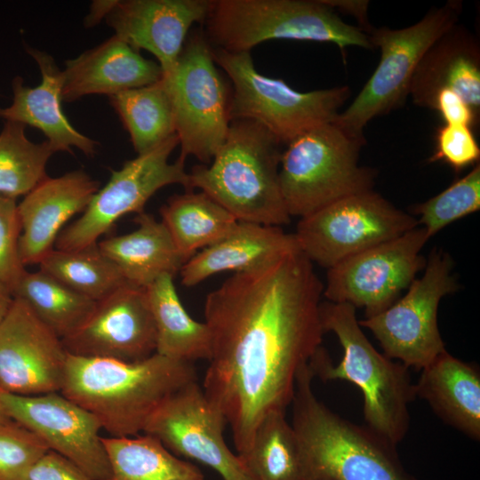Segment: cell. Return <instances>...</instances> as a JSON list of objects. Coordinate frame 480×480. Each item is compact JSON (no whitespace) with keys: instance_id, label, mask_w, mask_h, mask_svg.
<instances>
[{"instance_id":"cell-20","label":"cell","mask_w":480,"mask_h":480,"mask_svg":"<svg viewBox=\"0 0 480 480\" xmlns=\"http://www.w3.org/2000/svg\"><path fill=\"white\" fill-rule=\"evenodd\" d=\"M100 182L82 170L46 177L18 204L21 225L19 248L22 263L39 264L54 248L64 225L84 212Z\"/></svg>"},{"instance_id":"cell-6","label":"cell","mask_w":480,"mask_h":480,"mask_svg":"<svg viewBox=\"0 0 480 480\" xmlns=\"http://www.w3.org/2000/svg\"><path fill=\"white\" fill-rule=\"evenodd\" d=\"M205 37L214 48L251 52L269 40L331 43L372 49L368 36L342 20L323 0H212Z\"/></svg>"},{"instance_id":"cell-1","label":"cell","mask_w":480,"mask_h":480,"mask_svg":"<svg viewBox=\"0 0 480 480\" xmlns=\"http://www.w3.org/2000/svg\"><path fill=\"white\" fill-rule=\"evenodd\" d=\"M323 291L313 263L294 251L235 273L206 296L212 349L202 388L237 455L266 414L292 404L300 369L322 344Z\"/></svg>"},{"instance_id":"cell-42","label":"cell","mask_w":480,"mask_h":480,"mask_svg":"<svg viewBox=\"0 0 480 480\" xmlns=\"http://www.w3.org/2000/svg\"><path fill=\"white\" fill-rule=\"evenodd\" d=\"M13 300L11 292L0 284V323L7 314Z\"/></svg>"},{"instance_id":"cell-38","label":"cell","mask_w":480,"mask_h":480,"mask_svg":"<svg viewBox=\"0 0 480 480\" xmlns=\"http://www.w3.org/2000/svg\"><path fill=\"white\" fill-rule=\"evenodd\" d=\"M436 150L429 161H442L456 172L472 165L480 158V148L472 128L444 124L436 132Z\"/></svg>"},{"instance_id":"cell-28","label":"cell","mask_w":480,"mask_h":480,"mask_svg":"<svg viewBox=\"0 0 480 480\" xmlns=\"http://www.w3.org/2000/svg\"><path fill=\"white\" fill-rule=\"evenodd\" d=\"M163 222L185 262L201 248L226 236L238 220L205 193L187 190L170 197L160 210Z\"/></svg>"},{"instance_id":"cell-8","label":"cell","mask_w":480,"mask_h":480,"mask_svg":"<svg viewBox=\"0 0 480 480\" xmlns=\"http://www.w3.org/2000/svg\"><path fill=\"white\" fill-rule=\"evenodd\" d=\"M215 63L231 84L230 121L256 122L281 144L332 122L351 95L348 85L299 92L284 80L260 73L250 52H234L212 47Z\"/></svg>"},{"instance_id":"cell-43","label":"cell","mask_w":480,"mask_h":480,"mask_svg":"<svg viewBox=\"0 0 480 480\" xmlns=\"http://www.w3.org/2000/svg\"><path fill=\"white\" fill-rule=\"evenodd\" d=\"M11 420H12L7 415L4 406L2 404L1 399H0V425L1 424H5V423H7V422H9Z\"/></svg>"},{"instance_id":"cell-34","label":"cell","mask_w":480,"mask_h":480,"mask_svg":"<svg viewBox=\"0 0 480 480\" xmlns=\"http://www.w3.org/2000/svg\"><path fill=\"white\" fill-rule=\"evenodd\" d=\"M25 126L5 121L0 132V196H26L47 177L46 164L54 151L47 141H30Z\"/></svg>"},{"instance_id":"cell-4","label":"cell","mask_w":480,"mask_h":480,"mask_svg":"<svg viewBox=\"0 0 480 480\" xmlns=\"http://www.w3.org/2000/svg\"><path fill=\"white\" fill-rule=\"evenodd\" d=\"M314 378L308 363L304 364L291 404L304 480H417L402 465L396 446L320 401Z\"/></svg>"},{"instance_id":"cell-30","label":"cell","mask_w":480,"mask_h":480,"mask_svg":"<svg viewBox=\"0 0 480 480\" xmlns=\"http://www.w3.org/2000/svg\"><path fill=\"white\" fill-rule=\"evenodd\" d=\"M238 456L252 480H304L300 443L284 411L266 414Z\"/></svg>"},{"instance_id":"cell-17","label":"cell","mask_w":480,"mask_h":480,"mask_svg":"<svg viewBox=\"0 0 480 480\" xmlns=\"http://www.w3.org/2000/svg\"><path fill=\"white\" fill-rule=\"evenodd\" d=\"M61 341L79 356L132 363L152 356L156 332L146 288L126 283L96 301L83 325Z\"/></svg>"},{"instance_id":"cell-35","label":"cell","mask_w":480,"mask_h":480,"mask_svg":"<svg viewBox=\"0 0 480 480\" xmlns=\"http://www.w3.org/2000/svg\"><path fill=\"white\" fill-rule=\"evenodd\" d=\"M480 209V165L428 201L417 204L413 212L429 237L439 230Z\"/></svg>"},{"instance_id":"cell-9","label":"cell","mask_w":480,"mask_h":480,"mask_svg":"<svg viewBox=\"0 0 480 480\" xmlns=\"http://www.w3.org/2000/svg\"><path fill=\"white\" fill-rule=\"evenodd\" d=\"M462 2L449 0L418 22L394 29L373 28L368 37L380 50L374 72L350 105L332 121L346 132L365 138L364 129L377 116L401 107L409 96L413 73L430 45L458 23Z\"/></svg>"},{"instance_id":"cell-11","label":"cell","mask_w":480,"mask_h":480,"mask_svg":"<svg viewBox=\"0 0 480 480\" xmlns=\"http://www.w3.org/2000/svg\"><path fill=\"white\" fill-rule=\"evenodd\" d=\"M418 224L417 219L369 190L337 200L300 218L293 234L300 251L312 263L328 269Z\"/></svg>"},{"instance_id":"cell-13","label":"cell","mask_w":480,"mask_h":480,"mask_svg":"<svg viewBox=\"0 0 480 480\" xmlns=\"http://www.w3.org/2000/svg\"><path fill=\"white\" fill-rule=\"evenodd\" d=\"M178 145L175 133L112 171L108 183L95 193L81 217L60 232L55 249L71 251L96 244L124 215L144 212L146 203L162 188L180 184L188 189L185 160L168 161Z\"/></svg>"},{"instance_id":"cell-32","label":"cell","mask_w":480,"mask_h":480,"mask_svg":"<svg viewBox=\"0 0 480 480\" xmlns=\"http://www.w3.org/2000/svg\"><path fill=\"white\" fill-rule=\"evenodd\" d=\"M109 100L138 155L176 133L171 100L162 78L109 96Z\"/></svg>"},{"instance_id":"cell-39","label":"cell","mask_w":480,"mask_h":480,"mask_svg":"<svg viewBox=\"0 0 480 480\" xmlns=\"http://www.w3.org/2000/svg\"><path fill=\"white\" fill-rule=\"evenodd\" d=\"M28 480H94L78 466L48 451L30 468Z\"/></svg>"},{"instance_id":"cell-18","label":"cell","mask_w":480,"mask_h":480,"mask_svg":"<svg viewBox=\"0 0 480 480\" xmlns=\"http://www.w3.org/2000/svg\"><path fill=\"white\" fill-rule=\"evenodd\" d=\"M67 355L61 339L13 297L0 323V390L21 396L60 392Z\"/></svg>"},{"instance_id":"cell-40","label":"cell","mask_w":480,"mask_h":480,"mask_svg":"<svg viewBox=\"0 0 480 480\" xmlns=\"http://www.w3.org/2000/svg\"><path fill=\"white\" fill-rule=\"evenodd\" d=\"M430 108L437 111L444 124H449L472 128L479 116L458 93L449 89L441 90L435 95Z\"/></svg>"},{"instance_id":"cell-33","label":"cell","mask_w":480,"mask_h":480,"mask_svg":"<svg viewBox=\"0 0 480 480\" xmlns=\"http://www.w3.org/2000/svg\"><path fill=\"white\" fill-rule=\"evenodd\" d=\"M39 266L41 271L94 301L128 283L98 244L71 251L53 249Z\"/></svg>"},{"instance_id":"cell-5","label":"cell","mask_w":480,"mask_h":480,"mask_svg":"<svg viewBox=\"0 0 480 480\" xmlns=\"http://www.w3.org/2000/svg\"><path fill=\"white\" fill-rule=\"evenodd\" d=\"M282 144L246 119L230 121L224 143L208 164L188 172L187 190L198 188L238 221L280 227L289 215L279 185Z\"/></svg>"},{"instance_id":"cell-7","label":"cell","mask_w":480,"mask_h":480,"mask_svg":"<svg viewBox=\"0 0 480 480\" xmlns=\"http://www.w3.org/2000/svg\"><path fill=\"white\" fill-rule=\"evenodd\" d=\"M365 138L333 122L294 138L282 151L279 185L289 215L305 217L346 196L372 190L376 172L359 164Z\"/></svg>"},{"instance_id":"cell-25","label":"cell","mask_w":480,"mask_h":480,"mask_svg":"<svg viewBox=\"0 0 480 480\" xmlns=\"http://www.w3.org/2000/svg\"><path fill=\"white\" fill-rule=\"evenodd\" d=\"M415 396L426 401L446 424L480 439V374L478 369L446 350L420 370Z\"/></svg>"},{"instance_id":"cell-41","label":"cell","mask_w":480,"mask_h":480,"mask_svg":"<svg viewBox=\"0 0 480 480\" xmlns=\"http://www.w3.org/2000/svg\"><path fill=\"white\" fill-rule=\"evenodd\" d=\"M334 11L353 16L357 21L359 28L367 36L374 27L371 26L367 15L369 1L366 0H323Z\"/></svg>"},{"instance_id":"cell-37","label":"cell","mask_w":480,"mask_h":480,"mask_svg":"<svg viewBox=\"0 0 480 480\" xmlns=\"http://www.w3.org/2000/svg\"><path fill=\"white\" fill-rule=\"evenodd\" d=\"M20 234L16 199L0 196V284L12 294L27 271L20 255Z\"/></svg>"},{"instance_id":"cell-15","label":"cell","mask_w":480,"mask_h":480,"mask_svg":"<svg viewBox=\"0 0 480 480\" xmlns=\"http://www.w3.org/2000/svg\"><path fill=\"white\" fill-rule=\"evenodd\" d=\"M226 425L224 415L196 380L163 401L148 418L143 433L158 439L174 455L212 468L223 480H252L225 442Z\"/></svg>"},{"instance_id":"cell-19","label":"cell","mask_w":480,"mask_h":480,"mask_svg":"<svg viewBox=\"0 0 480 480\" xmlns=\"http://www.w3.org/2000/svg\"><path fill=\"white\" fill-rule=\"evenodd\" d=\"M211 4V0L110 1L106 18L116 36L156 56L166 76L173 70L190 28L204 22Z\"/></svg>"},{"instance_id":"cell-2","label":"cell","mask_w":480,"mask_h":480,"mask_svg":"<svg viewBox=\"0 0 480 480\" xmlns=\"http://www.w3.org/2000/svg\"><path fill=\"white\" fill-rule=\"evenodd\" d=\"M196 380L193 364L157 353L132 363L68 353L60 392L96 416L111 436H133L163 401Z\"/></svg>"},{"instance_id":"cell-14","label":"cell","mask_w":480,"mask_h":480,"mask_svg":"<svg viewBox=\"0 0 480 480\" xmlns=\"http://www.w3.org/2000/svg\"><path fill=\"white\" fill-rule=\"evenodd\" d=\"M429 238L416 227L344 259L327 269L323 295L331 302L364 308L365 317L384 311L425 268L421 250Z\"/></svg>"},{"instance_id":"cell-36","label":"cell","mask_w":480,"mask_h":480,"mask_svg":"<svg viewBox=\"0 0 480 480\" xmlns=\"http://www.w3.org/2000/svg\"><path fill=\"white\" fill-rule=\"evenodd\" d=\"M48 451L33 432L11 420L0 425V480H28L34 464Z\"/></svg>"},{"instance_id":"cell-27","label":"cell","mask_w":480,"mask_h":480,"mask_svg":"<svg viewBox=\"0 0 480 480\" xmlns=\"http://www.w3.org/2000/svg\"><path fill=\"white\" fill-rule=\"evenodd\" d=\"M156 332V353L167 358L191 363L209 360L211 335L206 324L196 321L181 304L173 276L165 274L147 288Z\"/></svg>"},{"instance_id":"cell-16","label":"cell","mask_w":480,"mask_h":480,"mask_svg":"<svg viewBox=\"0 0 480 480\" xmlns=\"http://www.w3.org/2000/svg\"><path fill=\"white\" fill-rule=\"evenodd\" d=\"M9 418L37 436L50 451L69 460L94 480H108L110 466L100 422L60 392L21 396L0 390Z\"/></svg>"},{"instance_id":"cell-12","label":"cell","mask_w":480,"mask_h":480,"mask_svg":"<svg viewBox=\"0 0 480 480\" xmlns=\"http://www.w3.org/2000/svg\"><path fill=\"white\" fill-rule=\"evenodd\" d=\"M447 253L433 250L422 276L384 311L360 320L380 342L384 355L420 371L445 350L437 325L440 300L458 289Z\"/></svg>"},{"instance_id":"cell-23","label":"cell","mask_w":480,"mask_h":480,"mask_svg":"<svg viewBox=\"0 0 480 480\" xmlns=\"http://www.w3.org/2000/svg\"><path fill=\"white\" fill-rule=\"evenodd\" d=\"M27 51L38 64L42 82L36 87H28L20 77H15L12 103L0 108V117L39 129L54 153H72L71 148L75 147L88 156H93L97 142L76 131L63 113L62 71L51 55L30 47H27Z\"/></svg>"},{"instance_id":"cell-31","label":"cell","mask_w":480,"mask_h":480,"mask_svg":"<svg viewBox=\"0 0 480 480\" xmlns=\"http://www.w3.org/2000/svg\"><path fill=\"white\" fill-rule=\"evenodd\" d=\"M61 340L79 329L96 301L76 292L50 275L26 271L12 292Z\"/></svg>"},{"instance_id":"cell-29","label":"cell","mask_w":480,"mask_h":480,"mask_svg":"<svg viewBox=\"0 0 480 480\" xmlns=\"http://www.w3.org/2000/svg\"><path fill=\"white\" fill-rule=\"evenodd\" d=\"M102 443L110 466L108 480H204L196 465L150 435L102 437Z\"/></svg>"},{"instance_id":"cell-10","label":"cell","mask_w":480,"mask_h":480,"mask_svg":"<svg viewBox=\"0 0 480 480\" xmlns=\"http://www.w3.org/2000/svg\"><path fill=\"white\" fill-rule=\"evenodd\" d=\"M217 67L204 34L195 33L173 70L162 77L183 160L191 156L210 164L228 135L231 90Z\"/></svg>"},{"instance_id":"cell-24","label":"cell","mask_w":480,"mask_h":480,"mask_svg":"<svg viewBox=\"0 0 480 480\" xmlns=\"http://www.w3.org/2000/svg\"><path fill=\"white\" fill-rule=\"evenodd\" d=\"M294 251H300L294 234L280 227L238 221L228 236L182 265L181 284L194 286L223 271H247Z\"/></svg>"},{"instance_id":"cell-22","label":"cell","mask_w":480,"mask_h":480,"mask_svg":"<svg viewBox=\"0 0 480 480\" xmlns=\"http://www.w3.org/2000/svg\"><path fill=\"white\" fill-rule=\"evenodd\" d=\"M62 100L74 101L89 94L118 92L156 83L163 77L158 63L113 36L99 46L66 61Z\"/></svg>"},{"instance_id":"cell-3","label":"cell","mask_w":480,"mask_h":480,"mask_svg":"<svg viewBox=\"0 0 480 480\" xmlns=\"http://www.w3.org/2000/svg\"><path fill=\"white\" fill-rule=\"evenodd\" d=\"M323 329L333 332L343 348V358L333 365L321 346L308 364L324 381L343 380L359 388L367 428L396 446L407 434L409 405L416 397L408 368L378 352L363 332L356 308L347 303L321 302Z\"/></svg>"},{"instance_id":"cell-21","label":"cell","mask_w":480,"mask_h":480,"mask_svg":"<svg viewBox=\"0 0 480 480\" xmlns=\"http://www.w3.org/2000/svg\"><path fill=\"white\" fill-rule=\"evenodd\" d=\"M449 89L480 112V44L466 27L456 23L439 36L420 60L409 95L419 107L430 108L435 95Z\"/></svg>"},{"instance_id":"cell-26","label":"cell","mask_w":480,"mask_h":480,"mask_svg":"<svg viewBox=\"0 0 480 480\" xmlns=\"http://www.w3.org/2000/svg\"><path fill=\"white\" fill-rule=\"evenodd\" d=\"M134 221L138 225L135 230L100 241V252L132 284L147 288L163 275L174 276L185 260L164 222L144 212Z\"/></svg>"}]
</instances>
